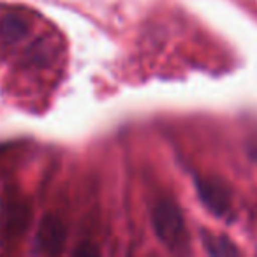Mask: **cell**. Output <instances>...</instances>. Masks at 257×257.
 Listing matches in <instances>:
<instances>
[{"label": "cell", "mask_w": 257, "mask_h": 257, "mask_svg": "<svg viewBox=\"0 0 257 257\" xmlns=\"http://www.w3.org/2000/svg\"><path fill=\"white\" fill-rule=\"evenodd\" d=\"M152 222H154L155 234L169 248H182L189 241L183 215L173 201H159L152 211Z\"/></svg>", "instance_id": "cell-1"}, {"label": "cell", "mask_w": 257, "mask_h": 257, "mask_svg": "<svg viewBox=\"0 0 257 257\" xmlns=\"http://www.w3.org/2000/svg\"><path fill=\"white\" fill-rule=\"evenodd\" d=\"M197 196L203 204L213 215L220 218H229L232 215L231 194L227 187L217 178H197L196 180Z\"/></svg>", "instance_id": "cell-2"}, {"label": "cell", "mask_w": 257, "mask_h": 257, "mask_svg": "<svg viewBox=\"0 0 257 257\" xmlns=\"http://www.w3.org/2000/svg\"><path fill=\"white\" fill-rule=\"evenodd\" d=\"M65 231L64 222L55 215H46L37 229V246L44 253H60L65 245Z\"/></svg>", "instance_id": "cell-3"}, {"label": "cell", "mask_w": 257, "mask_h": 257, "mask_svg": "<svg viewBox=\"0 0 257 257\" xmlns=\"http://www.w3.org/2000/svg\"><path fill=\"white\" fill-rule=\"evenodd\" d=\"M30 220V208L25 201L11 199L6 203L0 217V229L8 238H18L23 234Z\"/></svg>", "instance_id": "cell-4"}, {"label": "cell", "mask_w": 257, "mask_h": 257, "mask_svg": "<svg viewBox=\"0 0 257 257\" xmlns=\"http://www.w3.org/2000/svg\"><path fill=\"white\" fill-rule=\"evenodd\" d=\"M29 25L20 16H6L0 23V37L6 43H18L27 36Z\"/></svg>", "instance_id": "cell-5"}, {"label": "cell", "mask_w": 257, "mask_h": 257, "mask_svg": "<svg viewBox=\"0 0 257 257\" xmlns=\"http://www.w3.org/2000/svg\"><path fill=\"white\" fill-rule=\"evenodd\" d=\"M204 246L208 248V252L213 255H231V253H238V248L231 243V239H227L222 234H211V232H204L203 234Z\"/></svg>", "instance_id": "cell-6"}]
</instances>
